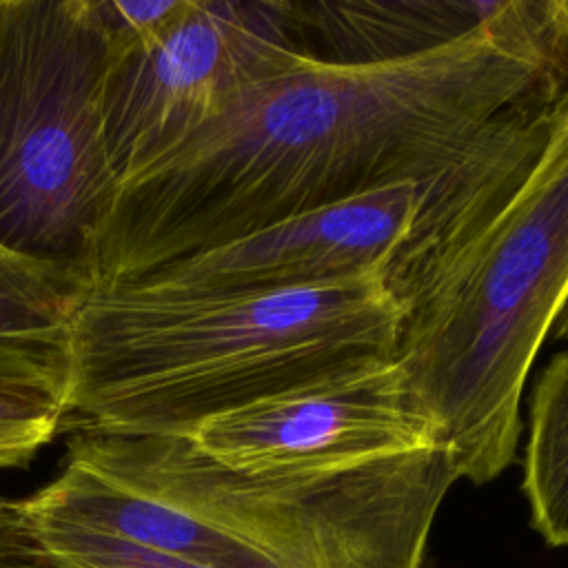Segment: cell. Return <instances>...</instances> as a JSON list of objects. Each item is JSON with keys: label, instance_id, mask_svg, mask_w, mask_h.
I'll list each match as a JSON object with an SVG mask.
<instances>
[{"label": "cell", "instance_id": "6da1fadb", "mask_svg": "<svg viewBox=\"0 0 568 568\" xmlns=\"http://www.w3.org/2000/svg\"><path fill=\"white\" fill-rule=\"evenodd\" d=\"M568 89L564 0H501L475 29L388 60L308 51L248 84L144 175L118 186L93 288L395 184L433 189L530 106Z\"/></svg>", "mask_w": 568, "mask_h": 568}, {"label": "cell", "instance_id": "7a4b0ae2", "mask_svg": "<svg viewBox=\"0 0 568 568\" xmlns=\"http://www.w3.org/2000/svg\"><path fill=\"white\" fill-rule=\"evenodd\" d=\"M395 359L459 479L513 464L530 366L568 297V89L424 193L384 268Z\"/></svg>", "mask_w": 568, "mask_h": 568}, {"label": "cell", "instance_id": "3957f363", "mask_svg": "<svg viewBox=\"0 0 568 568\" xmlns=\"http://www.w3.org/2000/svg\"><path fill=\"white\" fill-rule=\"evenodd\" d=\"M448 446L344 468L246 473L184 435L73 433L22 504L206 568H424L457 481Z\"/></svg>", "mask_w": 568, "mask_h": 568}, {"label": "cell", "instance_id": "277c9868", "mask_svg": "<svg viewBox=\"0 0 568 568\" xmlns=\"http://www.w3.org/2000/svg\"><path fill=\"white\" fill-rule=\"evenodd\" d=\"M384 271L277 291H91L69 324L64 430L189 435L342 368L395 357Z\"/></svg>", "mask_w": 568, "mask_h": 568}, {"label": "cell", "instance_id": "5b68a950", "mask_svg": "<svg viewBox=\"0 0 568 568\" xmlns=\"http://www.w3.org/2000/svg\"><path fill=\"white\" fill-rule=\"evenodd\" d=\"M100 0H0V248L93 288L118 182L100 115Z\"/></svg>", "mask_w": 568, "mask_h": 568}, {"label": "cell", "instance_id": "8992f818", "mask_svg": "<svg viewBox=\"0 0 568 568\" xmlns=\"http://www.w3.org/2000/svg\"><path fill=\"white\" fill-rule=\"evenodd\" d=\"M297 27L293 2L189 0L155 40L113 44L100 115L118 186L153 169L248 84L306 53Z\"/></svg>", "mask_w": 568, "mask_h": 568}, {"label": "cell", "instance_id": "52a82bcc", "mask_svg": "<svg viewBox=\"0 0 568 568\" xmlns=\"http://www.w3.org/2000/svg\"><path fill=\"white\" fill-rule=\"evenodd\" d=\"M184 437L211 459L246 473L344 468L444 444L395 357L215 415Z\"/></svg>", "mask_w": 568, "mask_h": 568}, {"label": "cell", "instance_id": "ba28073f", "mask_svg": "<svg viewBox=\"0 0 568 568\" xmlns=\"http://www.w3.org/2000/svg\"><path fill=\"white\" fill-rule=\"evenodd\" d=\"M426 191L422 184H395L291 215L131 286L277 291L384 271L408 237Z\"/></svg>", "mask_w": 568, "mask_h": 568}, {"label": "cell", "instance_id": "9c48e42d", "mask_svg": "<svg viewBox=\"0 0 568 568\" xmlns=\"http://www.w3.org/2000/svg\"><path fill=\"white\" fill-rule=\"evenodd\" d=\"M499 2L297 4L300 24L324 33L346 62L388 60L448 42L481 24Z\"/></svg>", "mask_w": 568, "mask_h": 568}, {"label": "cell", "instance_id": "30bf717a", "mask_svg": "<svg viewBox=\"0 0 568 568\" xmlns=\"http://www.w3.org/2000/svg\"><path fill=\"white\" fill-rule=\"evenodd\" d=\"M0 568H206L0 497Z\"/></svg>", "mask_w": 568, "mask_h": 568}, {"label": "cell", "instance_id": "8fae6325", "mask_svg": "<svg viewBox=\"0 0 568 568\" xmlns=\"http://www.w3.org/2000/svg\"><path fill=\"white\" fill-rule=\"evenodd\" d=\"M69 355L0 346V470L27 468L64 430Z\"/></svg>", "mask_w": 568, "mask_h": 568}, {"label": "cell", "instance_id": "7c38bea8", "mask_svg": "<svg viewBox=\"0 0 568 568\" xmlns=\"http://www.w3.org/2000/svg\"><path fill=\"white\" fill-rule=\"evenodd\" d=\"M521 490L541 539L568 546V351L555 355L535 384Z\"/></svg>", "mask_w": 568, "mask_h": 568}, {"label": "cell", "instance_id": "4fadbf2b", "mask_svg": "<svg viewBox=\"0 0 568 568\" xmlns=\"http://www.w3.org/2000/svg\"><path fill=\"white\" fill-rule=\"evenodd\" d=\"M87 293L82 280L0 248V346L69 355V324Z\"/></svg>", "mask_w": 568, "mask_h": 568}, {"label": "cell", "instance_id": "5bb4252c", "mask_svg": "<svg viewBox=\"0 0 568 568\" xmlns=\"http://www.w3.org/2000/svg\"><path fill=\"white\" fill-rule=\"evenodd\" d=\"M189 7V0H100L115 47L146 44L162 36Z\"/></svg>", "mask_w": 568, "mask_h": 568}, {"label": "cell", "instance_id": "9a60e30c", "mask_svg": "<svg viewBox=\"0 0 568 568\" xmlns=\"http://www.w3.org/2000/svg\"><path fill=\"white\" fill-rule=\"evenodd\" d=\"M548 337H555V339H568V297L561 306V311L557 313L552 326H550V333Z\"/></svg>", "mask_w": 568, "mask_h": 568}, {"label": "cell", "instance_id": "2e32d148", "mask_svg": "<svg viewBox=\"0 0 568 568\" xmlns=\"http://www.w3.org/2000/svg\"><path fill=\"white\" fill-rule=\"evenodd\" d=\"M566 7H568V0H566Z\"/></svg>", "mask_w": 568, "mask_h": 568}]
</instances>
